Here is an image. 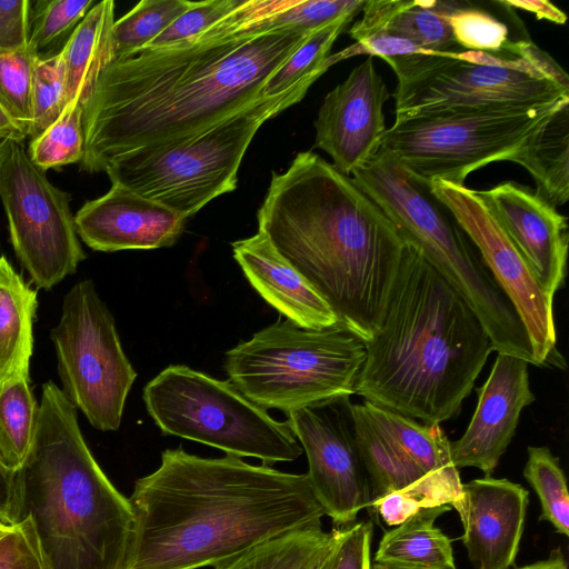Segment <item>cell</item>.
Returning a JSON list of instances; mask_svg holds the SVG:
<instances>
[{
  "instance_id": "obj_6",
  "label": "cell",
  "mask_w": 569,
  "mask_h": 569,
  "mask_svg": "<svg viewBox=\"0 0 569 569\" xmlns=\"http://www.w3.org/2000/svg\"><path fill=\"white\" fill-rule=\"evenodd\" d=\"M351 179L461 296L485 328L493 350L536 365L516 309L429 183L381 151Z\"/></svg>"
},
{
  "instance_id": "obj_45",
  "label": "cell",
  "mask_w": 569,
  "mask_h": 569,
  "mask_svg": "<svg viewBox=\"0 0 569 569\" xmlns=\"http://www.w3.org/2000/svg\"><path fill=\"white\" fill-rule=\"evenodd\" d=\"M0 521L17 522L16 472L10 470L0 458Z\"/></svg>"
},
{
  "instance_id": "obj_3",
  "label": "cell",
  "mask_w": 569,
  "mask_h": 569,
  "mask_svg": "<svg viewBox=\"0 0 569 569\" xmlns=\"http://www.w3.org/2000/svg\"><path fill=\"white\" fill-rule=\"evenodd\" d=\"M258 232L327 301L340 326L369 341L383 318L406 239L352 181L312 151L272 173Z\"/></svg>"
},
{
  "instance_id": "obj_50",
  "label": "cell",
  "mask_w": 569,
  "mask_h": 569,
  "mask_svg": "<svg viewBox=\"0 0 569 569\" xmlns=\"http://www.w3.org/2000/svg\"><path fill=\"white\" fill-rule=\"evenodd\" d=\"M12 140L0 136V166L9 153Z\"/></svg>"
},
{
  "instance_id": "obj_33",
  "label": "cell",
  "mask_w": 569,
  "mask_h": 569,
  "mask_svg": "<svg viewBox=\"0 0 569 569\" xmlns=\"http://www.w3.org/2000/svg\"><path fill=\"white\" fill-rule=\"evenodd\" d=\"M461 493L462 482L458 469L452 466L430 472L409 488L379 499L370 509L378 512L386 525L398 526L421 508L451 507Z\"/></svg>"
},
{
  "instance_id": "obj_24",
  "label": "cell",
  "mask_w": 569,
  "mask_h": 569,
  "mask_svg": "<svg viewBox=\"0 0 569 569\" xmlns=\"http://www.w3.org/2000/svg\"><path fill=\"white\" fill-rule=\"evenodd\" d=\"M114 23V2L94 3L70 33L61 48L67 106H86L99 76L114 61L111 29Z\"/></svg>"
},
{
  "instance_id": "obj_38",
  "label": "cell",
  "mask_w": 569,
  "mask_h": 569,
  "mask_svg": "<svg viewBox=\"0 0 569 569\" xmlns=\"http://www.w3.org/2000/svg\"><path fill=\"white\" fill-rule=\"evenodd\" d=\"M67 107L66 76L61 50L39 56L33 68L31 140L40 136Z\"/></svg>"
},
{
  "instance_id": "obj_44",
  "label": "cell",
  "mask_w": 569,
  "mask_h": 569,
  "mask_svg": "<svg viewBox=\"0 0 569 569\" xmlns=\"http://www.w3.org/2000/svg\"><path fill=\"white\" fill-rule=\"evenodd\" d=\"M30 20L29 0H0V51L28 48Z\"/></svg>"
},
{
  "instance_id": "obj_9",
  "label": "cell",
  "mask_w": 569,
  "mask_h": 569,
  "mask_svg": "<svg viewBox=\"0 0 569 569\" xmlns=\"http://www.w3.org/2000/svg\"><path fill=\"white\" fill-rule=\"evenodd\" d=\"M366 343L341 326L278 320L230 349L229 381L254 405L283 412L355 393Z\"/></svg>"
},
{
  "instance_id": "obj_4",
  "label": "cell",
  "mask_w": 569,
  "mask_h": 569,
  "mask_svg": "<svg viewBox=\"0 0 569 569\" xmlns=\"http://www.w3.org/2000/svg\"><path fill=\"white\" fill-rule=\"evenodd\" d=\"M365 343L355 393L425 425L459 415L493 351L475 312L409 241L381 323Z\"/></svg>"
},
{
  "instance_id": "obj_30",
  "label": "cell",
  "mask_w": 569,
  "mask_h": 569,
  "mask_svg": "<svg viewBox=\"0 0 569 569\" xmlns=\"http://www.w3.org/2000/svg\"><path fill=\"white\" fill-rule=\"evenodd\" d=\"M39 405L29 377L0 387V458L12 471L24 462L36 433Z\"/></svg>"
},
{
  "instance_id": "obj_25",
  "label": "cell",
  "mask_w": 569,
  "mask_h": 569,
  "mask_svg": "<svg viewBox=\"0 0 569 569\" xmlns=\"http://www.w3.org/2000/svg\"><path fill=\"white\" fill-rule=\"evenodd\" d=\"M38 291L0 253V387L29 377Z\"/></svg>"
},
{
  "instance_id": "obj_22",
  "label": "cell",
  "mask_w": 569,
  "mask_h": 569,
  "mask_svg": "<svg viewBox=\"0 0 569 569\" xmlns=\"http://www.w3.org/2000/svg\"><path fill=\"white\" fill-rule=\"evenodd\" d=\"M366 0H240L209 29L190 40L261 34L276 30L311 32L362 11Z\"/></svg>"
},
{
  "instance_id": "obj_49",
  "label": "cell",
  "mask_w": 569,
  "mask_h": 569,
  "mask_svg": "<svg viewBox=\"0 0 569 569\" xmlns=\"http://www.w3.org/2000/svg\"><path fill=\"white\" fill-rule=\"evenodd\" d=\"M332 532H333V530H332ZM333 541H335V532H333L332 542L329 545V547L319 557H317L306 569H321L322 565L333 545Z\"/></svg>"
},
{
  "instance_id": "obj_10",
  "label": "cell",
  "mask_w": 569,
  "mask_h": 569,
  "mask_svg": "<svg viewBox=\"0 0 569 569\" xmlns=\"http://www.w3.org/2000/svg\"><path fill=\"white\" fill-rule=\"evenodd\" d=\"M146 408L163 435L208 445L264 465L293 461L303 450L287 422L246 398L230 381L183 365L169 366L143 389Z\"/></svg>"
},
{
  "instance_id": "obj_41",
  "label": "cell",
  "mask_w": 569,
  "mask_h": 569,
  "mask_svg": "<svg viewBox=\"0 0 569 569\" xmlns=\"http://www.w3.org/2000/svg\"><path fill=\"white\" fill-rule=\"evenodd\" d=\"M239 1H193L187 11L141 50L164 48L193 39L229 14L238 6Z\"/></svg>"
},
{
  "instance_id": "obj_47",
  "label": "cell",
  "mask_w": 569,
  "mask_h": 569,
  "mask_svg": "<svg viewBox=\"0 0 569 569\" xmlns=\"http://www.w3.org/2000/svg\"><path fill=\"white\" fill-rule=\"evenodd\" d=\"M0 136L16 142H23L27 138L24 131L14 122L0 104Z\"/></svg>"
},
{
  "instance_id": "obj_48",
  "label": "cell",
  "mask_w": 569,
  "mask_h": 569,
  "mask_svg": "<svg viewBox=\"0 0 569 569\" xmlns=\"http://www.w3.org/2000/svg\"><path fill=\"white\" fill-rule=\"evenodd\" d=\"M516 569H568L567 561L559 550L552 552L549 558Z\"/></svg>"
},
{
  "instance_id": "obj_36",
  "label": "cell",
  "mask_w": 569,
  "mask_h": 569,
  "mask_svg": "<svg viewBox=\"0 0 569 569\" xmlns=\"http://www.w3.org/2000/svg\"><path fill=\"white\" fill-rule=\"evenodd\" d=\"M83 111L82 104L69 103L50 127L31 140L27 151L36 166L46 171L81 162L84 154Z\"/></svg>"
},
{
  "instance_id": "obj_37",
  "label": "cell",
  "mask_w": 569,
  "mask_h": 569,
  "mask_svg": "<svg viewBox=\"0 0 569 569\" xmlns=\"http://www.w3.org/2000/svg\"><path fill=\"white\" fill-rule=\"evenodd\" d=\"M38 57L29 47L18 51H0V104L27 137L33 124L32 80Z\"/></svg>"
},
{
  "instance_id": "obj_28",
  "label": "cell",
  "mask_w": 569,
  "mask_h": 569,
  "mask_svg": "<svg viewBox=\"0 0 569 569\" xmlns=\"http://www.w3.org/2000/svg\"><path fill=\"white\" fill-rule=\"evenodd\" d=\"M352 418L356 442L370 483V507L428 475L372 425L362 405L352 403Z\"/></svg>"
},
{
  "instance_id": "obj_26",
  "label": "cell",
  "mask_w": 569,
  "mask_h": 569,
  "mask_svg": "<svg viewBox=\"0 0 569 569\" xmlns=\"http://www.w3.org/2000/svg\"><path fill=\"white\" fill-rule=\"evenodd\" d=\"M536 182L535 193L552 207L569 199V103L557 110L510 159Z\"/></svg>"
},
{
  "instance_id": "obj_40",
  "label": "cell",
  "mask_w": 569,
  "mask_h": 569,
  "mask_svg": "<svg viewBox=\"0 0 569 569\" xmlns=\"http://www.w3.org/2000/svg\"><path fill=\"white\" fill-rule=\"evenodd\" d=\"M94 4L91 0H39L31 12L28 47L40 52L72 32Z\"/></svg>"
},
{
  "instance_id": "obj_39",
  "label": "cell",
  "mask_w": 569,
  "mask_h": 569,
  "mask_svg": "<svg viewBox=\"0 0 569 569\" xmlns=\"http://www.w3.org/2000/svg\"><path fill=\"white\" fill-rule=\"evenodd\" d=\"M449 23L455 42L461 50L499 52L512 41L506 23L471 6L459 3Z\"/></svg>"
},
{
  "instance_id": "obj_11",
  "label": "cell",
  "mask_w": 569,
  "mask_h": 569,
  "mask_svg": "<svg viewBox=\"0 0 569 569\" xmlns=\"http://www.w3.org/2000/svg\"><path fill=\"white\" fill-rule=\"evenodd\" d=\"M569 97L529 108H496L395 120L380 150L426 183L463 184L473 171L510 161Z\"/></svg>"
},
{
  "instance_id": "obj_2",
  "label": "cell",
  "mask_w": 569,
  "mask_h": 569,
  "mask_svg": "<svg viewBox=\"0 0 569 569\" xmlns=\"http://www.w3.org/2000/svg\"><path fill=\"white\" fill-rule=\"evenodd\" d=\"M126 569L220 567L254 547L321 527L325 510L307 473L234 456L202 458L181 447L134 482Z\"/></svg>"
},
{
  "instance_id": "obj_27",
  "label": "cell",
  "mask_w": 569,
  "mask_h": 569,
  "mask_svg": "<svg viewBox=\"0 0 569 569\" xmlns=\"http://www.w3.org/2000/svg\"><path fill=\"white\" fill-rule=\"evenodd\" d=\"M449 505L421 508L387 531L380 540L375 562L422 569H456L451 540L435 526Z\"/></svg>"
},
{
  "instance_id": "obj_31",
  "label": "cell",
  "mask_w": 569,
  "mask_h": 569,
  "mask_svg": "<svg viewBox=\"0 0 569 569\" xmlns=\"http://www.w3.org/2000/svg\"><path fill=\"white\" fill-rule=\"evenodd\" d=\"M333 532L306 528L261 543L214 569H306L332 542Z\"/></svg>"
},
{
  "instance_id": "obj_23",
  "label": "cell",
  "mask_w": 569,
  "mask_h": 569,
  "mask_svg": "<svg viewBox=\"0 0 569 569\" xmlns=\"http://www.w3.org/2000/svg\"><path fill=\"white\" fill-rule=\"evenodd\" d=\"M458 4L441 0H367L362 18L351 28L382 29L430 52L460 51L449 23Z\"/></svg>"
},
{
  "instance_id": "obj_32",
  "label": "cell",
  "mask_w": 569,
  "mask_h": 569,
  "mask_svg": "<svg viewBox=\"0 0 569 569\" xmlns=\"http://www.w3.org/2000/svg\"><path fill=\"white\" fill-rule=\"evenodd\" d=\"M193 1L143 0L118 20L111 29L114 61L133 56L187 11ZM113 61V62H114Z\"/></svg>"
},
{
  "instance_id": "obj_13",
  "label": "cell",
  "mask_w": 569,
  "mask_h": 569,
  "mask_svg": "<svg viewBox=\"0 0 569 569\" xmlns=\"http://www.w3.org/2000/svg\"><path fill=\"white\" fill-rule=\"evenodd\" d=\"M0 199L14 253L37 288L50 290L76 272L86 253L70 194L50 182L22 142L12 141L0 166Z\"/></svg>"
},
{
  "instance_id": "obj_20",
  "label": "cell",
  "mask_w": 569,
  "mask_h": 569,
  "mask_svg": "<svg viewBox=\"0 0 569 569\" xmlns=\"http://www.w3.org/2000/svg\"><path fill=\"white\" fill-rule=\"evenodd\" d=\"M186 218L118 183L74 214L79 238L92 250L114 252L171 247Z\"/></svg>"
},
{
  "instance_id": "obj_34",
  "label": "cell",
  "mask_w": 569,
  "mask_h": 569,
  "mask_svg": "<svg viewBox=\"0 0 569 569\" xmlns=\"http://www.w3.org/2000/svg\"><path fill=\"white\" fill-rule=\"evenodd\" d=\"M523 477L539 498V520L549 521L559 533L568 536L569 495L559 459L548 447L529 446Z\"/></svg>"
},
{
  "instance_id": "obj_12",
  "label": "cell",
  "mask_w": 569,
  "mask_h": 569,
  "mask_svg": "<svg viewBox=\"0 0 569 569\" xmlns=\"http://www.w3.org/2000/svg\"><path fill=\"white\" fill-rule=\"evenodd\" d=\"M61 391L90 425L119 429L137 372L123 352L116 322L92 280L76 283L63 297L50 332Z\"/></svg>"
},
{
  "instance_id": "obj_5",
  "label": "cell",
  "mask_w": 569,
  "mask_h": 569,
  "mask_svg": "<svg viewBox=\"0 0 569 569\" xmlns=\"http://www.w3.org/2000/svg\"><path fill=\"white\" fill-rule=\"evenodd\" d=\"M16 489L17 522L31 519L49 569H126L133 527L129 500L96 461L77 409L52 381L42 386Z\"/></svg>"
},
{
  "instance_id": "obj_1",
  "label": "cell",
  "mask_w": 569,
  "mask_h": 569,
  "mask_svg": "<svg viewBox=\"0 0 569 569\" xmlns=\"http://www.w3.org/2000/svg\"><path fill=\"white\" fill-rule=\"evenodd\" d=\"M311 32L182 41L110 63L84 106L81 169L106 171L123 157L183 142L234 114L262 97Z\"/></svg>"
},
{
  "instance_id": "obj_15",
  "label": "cell",
  "mask_w": 569,
  "mask_h": 569,
  "mask_svg": "<svg viewBox=\"0 0 569 569\" xmlns=\"http://www.w3.org/2000/svg\"><path fill=\"white\" fill-rule=\"evenodd\" d=\"M287 425L308 459L307 476L326 516L353 523L369 509L370 483L355 437L350 397H337L287 412Z\"/></svg>"
},
{
  "instance_id": "obj_16",
  "label": "cell",
  "mask_w": 569,
  "mask_h": 569,
  "mask_svg": "<svg viewBox=\"0 0 569 569\" xmlns=\"http://www.w3.org/2000/svg\"><path fill=\"white\" fill-rule=\"evenodd\" d=\"M390 97L371 57L325 97L315 121V147L331 157L340 173L351 177L379 152Z\"/></svg>"
},
{
  "instance_id": "obj_14",
  "label": "cell",
  "mask_w": 569,
  "mask_h": 569,
  "mask_svg": "<svg viewBox=\"0 0 569 569\" xmlns=\"http://www.w3.org/2000/svg\"><path fill=\"white\" fill-rule=\"evenodd\" d=\"M429 188L477 247L483 264L512 303L528 333L536 366L561 368L565 361L556 348L553 300L539 286L478 191L442 179L430 181Z\"/></svg>"
},
{
  "instance_id": "obj_17",
  "label": "cell",
  "mask_w": 569,
  "mask_h": 569,
  "mask_svg": "<svg viewBox=\"0 0 569 569\" xmlns=\"http://www.w3.org/2000/svg\"><path fill=\"white\" fill-rule=\"evenodd\" d=\"M513 242L539 286L553 300L567 273L568 219L528 187L505 181L478 191Z\"/></svg>"
},
{
  "instance_id": "obj_18",
  "label": "cell",
  "mask_w": 569,
  "mask_h": 569,
  "mask_svg": "<svg viewBox=\"0 0 569 569\" xmlns=\"http://www.w3.org/2000/svg\"><path fill=\"white\" fill-rule=\"evenodd\" d=\"M528 362L498 352L486 382L477 389L475 413L465 431L450 441V456L458 468L475 467L491 476L518 427L523 408L535 401Z\"/></svg>"
},
{
  "instance_id": "obj_52",
  "label": "cell",
  "mask_w": 569,
  "mask_h": 569,
  "mask_svg": "<svg viewBox=\"0 0 569 569\" xmlns=\"http://www.w3.org/2000/svg\"><path fill=\"white\" fill-rule=\"evenodd\" d=\"M12 528V525L0 521V537L7 533Z\"/></svg>"
},
{
  "instance_id": "obj_29",
  "label": "cell",
  "mask_w": 569,
  "mask_h": 569,
  "mask_svg": "<svg viewBox=\"0 0 569 569\" xmlns=\"http://www.w3.org/2000/svg\"><path fill=\"white\" fill-rule=\"evenodd\" d=\"M361 405L372 425L425 473L453 466L450 441L439 425H421L368 401Z\"/></svg>"
},
{
  "instance_id": "obj_35",
  "label": "cell",
  "mask_w": 569,
  "mask_h": 569,
  "mask_svg": "<svg viewBox=\"0 0 569 569\" xmlns=\"http://www.w3.org/2000/svg\"><path fill=\"white\" fill-rule=\"evenodd\" d=\"M356 16L347 14L313 30L267 81L262 97L279 94L309 76H322L332 44Z\"/></svg>"
},
{
  "instance_id": "obj_43",
  "label": "cell",
  "mask_w": 569,
  "mask_h": 569,
  "mask_svg": "<svg viewBox=\"0 0 569 569\" xmlns=\"http://www.w3.org/2000/svg\"><path fill=\"white\" fill-rule=\"evenodd\" d=\"M0 569H49L29 517L0 537Z\"/></svg>"
},
{
  "instance_id": "obj_8",
  "label": "cell",
  "mask_w": 569,
  "mask_h": 569,
  "mask_svg": "<svg viewBox=\"0 0 569 569\" xmlns=\"http://www.w3.org/2000/svg\"><path fill=\"white\" fill-rule=\"evenodd\" d=\"M320 77L309 76L279 94L260 97L183 142L123 157L104 172L111 183L121 184L187 219L214 198L237 188L240 163L259 128L302 100Z\"/></svg>"
},
{
  "instance_id": "obj_21",
  "label": "cell",
  "mask_w": 569,
  "mask_h": 569,
  "mask_svg": "<svg viewBox=\"0 0 569 569\" xmlns=\"http://www.w3.org/2000/svg\"><path fill=\"white\" fill-rule=\"evenodd\" d=\"M233 258L256 291L282 316L306 329L340 326L315 288L261 232L231 243Z\"/></svg>"
},
{
  "instance_id": "obj_51",
  "label": "cell",
  "mask_w": 569,
  "mask_h": 569,
  "mask_svg": "<svg viewBox=\"0 0 569 569\" xmlns=\"http://www.w3.org/2000/svg\"><path fill=\"white\" fill-rule=\"evenodd\" d=\"M370 569H422V568L395 566V565L379 563V562L373 561L371 563Z\"/></svg>"
},
{
  "instance_id": "obj_42",
  "label": "cell",
  "mask_w": 569,
  "mask_h": 569,
  "mask_svg": "<svg viewBox=\"0 0 569 569\" xmlns=\"http://www.w3.org/2000/svg\"><path fill=\"white\" fill-rule=\"evenodd\" d=\"M333 532L335 541L321 569H370L372 522L351 523Z\"/></svg>"
},
{
  "instance_id": "obj_7",
  "label": "cell",
  "mask_w": 569,
  "mask_h": 569,
  "mask_svg": "<svg viewBox=\"0 0 569 569\" xmlns=\"http://www.w3.org/2000/svg\"><path fill=\"white\" fill-rule=\"evenodd\" d=\"M397 76L395 120L496 108H529L569 97V78L527 39L499 52H428L389 63Z\"/></svg>"
},
{
  "instance_id": "obj_19",
  "label": "cell",
  "mask_w": 569,
  "mask_h": 569,
  "mask_svg": "<svg viewBox=\"0 0 569 569\" xmlns=\"http://www.w3.org/2000/svg\"><path fill=\"white\" fill-rule=\"evenodd\" d=\"M529 500L521 485L485 476L462 483L451 505L461 520L462 543L473 569H509L518 555Z\"/></svg>"
},
{
  "instance_id": "obj_46",
  "label": "cell",
  "mask_w": 569,
  "mask_h": 569,
  "mask_svg": "<svg viewBox=\"0 0 569 569\" xmlns=\"http://www.w3.org/2000/svg\"><path fill=\"white\" fill-rule=\"evenodd\" d=\"M509 9H520L535 13L539 20H548L558 24H563L567 16L558 7L546 0H501L497 1Z\"/></svg>"
}]
</instances>
